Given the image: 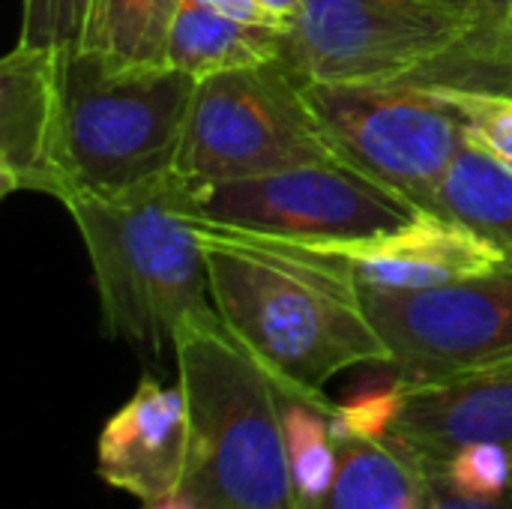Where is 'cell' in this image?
<instances>
[{
    "mask_svg": "<svg viewBox=\"0 0 512 509\" xmlns=\"http://www.w3.org/2000/svg\"><path fill=\"white\" fill-rule=\"evenodd\" d=\"M222 324L291 396L327 402L324 384L354 366H390L351 261L321 246L249 234L195 216Z\"/></svg>",
    "mask_w": 512,
    "mask_h": 509,
    "instance_id": "cell-1",
    "label": "cell"
},
{
    "mask_svg": "<svg viewBox=\"0 0 512 509\" xmlns=\"http://www.w3.org/2000/svg\"><path fill=\"white\" fill-rule=\"evenodd\" d=\"M174 360L189 411L180 495L201 509H300L282 420L285 390L264 363L219 312L180 321Z\"/></svg>",
    "mask_w": 512,
    "mask_h": 509,
    "instance_id": "cell-2",
    "label": "cell"
},
{
    "mask_svg": "<svg viewBox=\"0 0 512 509\" xmlns=\"http://www.w3.org/2000/svg\"><path fill=\"white\" fill-rule=\"evenodd\" d=\"M66 210L93 267L105 336L159 357L174 351L183 318L216 312L189 177L177 171L126 198H75Z\"/></svg>",
    "mask_w": 512,
    "mask_h": 509,
    "instance_id": "cell-3",
    "label": "cell"
},
{
    "mask_svg": "<svg viewBox=\"0 0 512 509\" xmlns=\"http://www.w3.org/2000/svg\"><path fill=\"white\" fill-rule=\"evenodd\" d=\"M195 90L171 66L117 69L84 48L60 51L54 198H126L171 180Z\"/></svg>",
    "mask_w": 512,
    "mask_h": 509,
    "instance_id": "cell-4",
    "label": "cell"
},
{
    "mask_svg": "<svg viewBox=\"0 0 512 509\" xmlns=\"http://www.w3.org/2000/svg\"><path fill=\"white\" fill-rule=\"evenodd\" d=\"M342 162L306 99L303 81L282 63L198 81L177 171L192 183H219Z\"/></svg>",
    "mask_w": 512,
    "mask_h": 509,
    "instance_id": "cell-5",
    "label": "cell"
},
{
    "mask_svg": "<svg viewBox=\"0 0 512 509\" xmlns=\"http://www.w3.org/2000/svg\"><path fill=\"white\" fill-rule=\"evenodd\" d=\"M303 90L345 165L438 213L447 171L468 144L465 123L444 96L411 81H306Z\"/></svg>",
    "mask_w": 512,
    "mask_h": 509,
    "instance_id": "cell-6",
    "label": "cell"
},
{
    "mask_svg": "<svg viewBox=\"0 0 512 509\" xmlns=\"http://www.w3.org/2000/svg\"><path fill=\"white\" fill-rule=\"evenodd\" d=\"M192 195L204 222L315 246L369 240L426 213L345 162L192 183Z\"/></svg>",
    "mask_w": 512,
    "mask_h": 509,
    "instance_id": "cell-7",
    "label": "cell"
},
{
    "mask_svg": "<svg viewBox=\"0 0 512 509\" xmlns=\"http://www.w3.org/2000/svg\"><path fill=\"white\" fill-rule=\"evenodd\" d=\"M459 42L423 0H303L282 63L306 84L414 81Z\"/></svg>",
    "mask_w": 512,
    "mask_h": 509,
    "instance_id": "cell-8",
    "label": "cell"
},
{
    "mask_svg": "<svg viewBox=\"0 0 512 509\" xmlns=\"http://www.w3.org/2000/svg\"><path fill=\"white\" fill-rule=\"evenodd\" d=\"M366 309L393 357L384 369L402 384L512 357V270L429 291H366Z\"/></svg>",
    "mask_w": 512,
    "mask_h": 509,
    "instance_id": "cell-9",
    "label": "cell"
},
{
    "mask_svg": "<svg viewBox=\"0 0 512 509\" xmlns=\"http://www.w3.org/2000/svg\"><path fill=\"white\" fill-rule=\"evenodd\" d=\"M402 387L405 405L390 435L408 444L432 477L444 474L462 447H512V357Z\"/></svg>",
    "mask_w": 512,
    "mask_h": 509,
    "instance_id": "cell-10",
    "label": "cell"
},
{
    "mask_svg": "<svg viewBox=\"0 0 512 509\" xmlns=\"http://www.w3.org/2000/svg\"><path fill=\"white\" fill-rule=\"evenodd\" d=\"M321 249L345 255L366 291L390 294L429 291L510 270V258L495 243L438 213H420L414 222L369 240Z\"/></svg>",
    "mask_w": 512,
    "mask_h": 509,
    "instance_id": "cell-11",
    "label": "cell"
},
{
    "mask_svg": "<svg viewBox=\"0 0 512 509\" xmlns=\"http://www.w3.org/2000/svg\"><path fill=\"white\" fill-rule=\"evenodd\" d=\"M189 459V411L177 387L144 375L129 402L105 423L96 444V474L144 501L159 504L183 489Z\"/></svg>",
    "mask_w": 512,
    "mask_h": 509,
    "instance_id": "cell-12",
    "label": "cell"
},
{
    "mask_svg": "<svg viewBox=\"0 0 512 509\" xmlns=\"http://www.w3.org/2000/svg\"><path fill=\"white\" fill-rule=\"evenodd\" d=\"M57 66L60 51L15 45L0 60V189L57 195Z\"/></svg>",
    "mask_w": 512,
    "mask_h": 509,
    "instance_id": "cell-13",
    "label": "cell"
},
{
    "mask_svg": "<svg viewBox=\"0 0 512 509\" xmlns=\"http://www.w3.org/2000/svg\"><path fill=\"white\" fill-rule=\"evenodd\" d=\"M336 477L324 509H429L432 474L396 435H336Z\"/></svg>",
    "mask_w": 512,
    "mask_h": 509,
    "instance_id": "cell-14",
    "label": "cell"
},
{
    "mask_svg": "<svg viewBox=\"0 0 512 509\" xmlns=\"http://www.w3.org/2000/svg\"><path fill=\"white\" fill-rule=\"evenodd\" d=\"M285 30L246 24L204 0H183L168 39V66L207 81L213 75L255 69L282 60Z\"/></svg>",
    "mask_w": 512,
    "mask_h": 509,
    "instance_id": "cell-15",
    "label": "cell"
},
{
    "mask_svg": "<svg viewBox=\"0 0 512 509\" xmlns=\"http://www.w3.org/2000/svg\"><path fill=\"white\" fill-rule=\"evenodd\" d=\"M183 0H90L81 48L117 69L168 66V39Z\"/></svg>",
    "mask_w": 512,
    "mask_h": 509,
    "instance_id": "cell-16",
    "label": "cell"
},
{
    "mask_svg": "<svg viewBox=\"0 0 512 509\" xmlns=\"http://www.w3.org/2000/svg\"><path fill=\"white\" fill-rule=\"evenodd\" d=\"M438 216H447L495 243L512 270V165L468 141L438 192Z\"/></svg>",
    "mask_w": 512,
    "mask_h": 509,
    "instance_id": "cell-17",
    "label": "cell"
},
{
    "mask_svg": "<svg viewBox=\"0 0 512 509\" xmlns=\"http://www.w3.org/2000/svg\"><path fill=\"white\" fill-rule=\"evenodd\" d=\"M333 402H309L300 396L285 393L282 420H285V441H288V462L291 480L297 492L300 509H324L336 477V435L330 426Z\"/></svg>",
    "mask_w": 512,
    "mask_h": 509,
    "instance_id": "cell-18",
    "label": "cell"
},
{
    "mask_svg": "<svg viewBox=\"0 0 512 509\" xmlns=\"http://www.w3.org/2000/svg\"><path fill=\"white\" fill-rule=\"evenodd\" d=\"M411 84L492 90L512 96V15L489 42L471 48H450Z\"/></svg>",
    "mask_w": 512,
    "mask_h": 509,
    "instance_id": "cell-19",
    "label": "cell"
},
{
    "mask_svg": "<svg viewBox=\"0 0 512 509\" xmlns=\"http://www.w3.org/2000/svg\"><path fill=\"white\" fill-rule=\"evenodd\" d=\"M444 96L465 123L468 141L480 144L492 156L512 165V96L492 90H465V87H441L423 84Z\"/></svg>",
    "mask_w": 512,
    "mask_h": 509,
    "instance_id": "cell-20",
    "label": "cell"
},
{
    "mask_svg": "<svg viewBox=\"0 0 512 509\" xmlns=\"http://www.w3.org/2000/svg\"><path fill=\"white\" fill-rule=\"evenodd\" d=\"M441 477L465 498L501 501L512 492V447L492 441L462 447Z\"/></svg>",
    "mask_w": 512,
    "mask_h": 509,
    "instance_id": "cell-21",
    "label": "cell"
},
{
    "mask_svg": "<svg viewBox=\"0 0 512 509\" xmlns=\"http://www.w3.org/2000/svg\"><path fill=\"white\" fill-rule=\"evenodd\" d=\"M405 387L393 375L387 381L363 387L345 402H333L330 426L333 435H357V438H387L402 414Z\"/></svg>",
    "mask_w": 512,
    "mask_h": 509,
    "instance_id": "cell-22",
    "label": "cell"
},
{
    "mask_svg": "<svg viewBox=\"0 0 512 509\" xmlns=\"http://www.w3.org/2000/svg\"><path fill=\"white\" fill-rule=\"evenodd\" d=\"M90 0H21L18 45L72 51L81 48Z\"/></svg>",
    "mask_w": 512,
    "mask_h": 509,
    "instance_id": "cell-23",
    "label": "cell"
},
{
    "mask_svg": "<svg viewBox=\"0 0 512 509\" xmlns=\"http://www.w3.org/2000/svg\"><path fill=\"white\" fill-rule=\"evenodd\" d=\"M432 6L459 36L453 48H471L489 42L512 15V0H423Z\"/></svg>",
    "mask_w": 512,
    "mask_h": 509,
    "instance_id": "cell-24",
    "label": "cell"
},
{
    "mask_svg": "<svg viewBox=\"0 0 512 509\" xmlns=\"http://www.w3.org/2000/svg\"><path fill=\"white\" fill-rule=\"evenodd\" d=\"M429 509H512V492L501 501L465 498L441 474H435L432 483H429Z\"/></svg>",
    "mask_w": 512,
    "mask_h": 509,
    "instance_id": "cell-25",
    "label": "cell"
},
{
    "mask_svg": "<svg viewBox=\"0 0 512 509\" xmlns=\"http://www.w3.org/2000/svg\"><path fill=\"white\" fill-rule=\"evenodd\" d=\"M204 3H210L213 9H219V12H225V15H231V18H240V21H246V24H264V27H279L264 9H261V3L258 0H204ZM282 30V27H279Z\"/></svg>",
    "mask_w": 512,
    "mask_h": 509,
    "instance_id": "cell-26",
    "label": "cell"
},
{
    "mask_svg": "<svg viewBox=\"0 0 512 509\" xmlns=\"http://www.w3.org/2000/svg\"><path fill=\"white\" fill-rule=\"evenodd\" d=\"M258 3H261V9H264L285 33L294 27L297 15H300V9H303V0H258Z\"/></svg>",
    "mask_w": 512,
    "mask_h": 509,
    "instance_id": "cell-27",
    "label": "cell"
},
{
    "mask_svg": "<svg viewBox=\"0 0 512 509\" xmlns=\"http://www.w3.org/2000/svg\"><path fill=\"white\" fill-rule=\"evenodd\" d=\"M144 509H201L198 504H192L189 498H183V495H174V498H168V501H159V504H144Z\"/></svg>",
    "mask_w": 512,
    "mask_h": 509,
    "instance_id": "cell-28",
    "label": "cell"
}]
</instances>
